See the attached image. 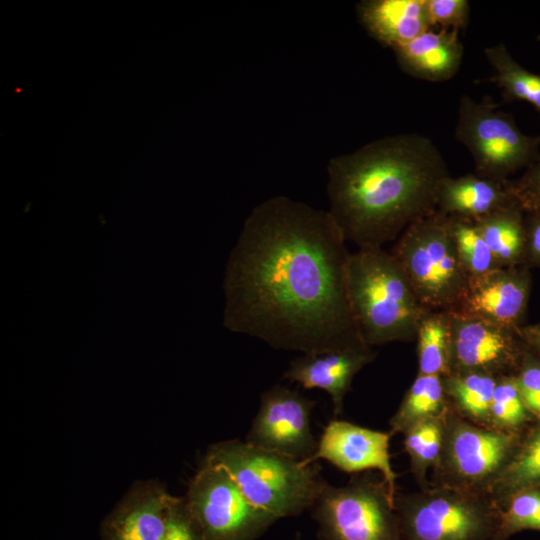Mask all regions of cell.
I'll return each mask as SVG.
<instances>
[{
	"instance_id": "15",
	"label": "cell",
	"mask_w": 540,
	"mask_h": 540,
	"mask_svg": "<svg viewBox=\"0 0 540 540\" xmlns=\"http://www.w3.org/2000/svg\"><path fill=\"white\" fill-rule=\"evenodd\" d=\"M170 498L157 480L135 481L103 519L101 540H164Z\"/></svg>"
},
{
	"instance_id": "5",
	"label": "cell",
	"mask_w": 540,
	"mask_h": 540,
	"mask_svg": "<svg viewBox=\"0 0 540 540\" xmlns=\"http://www.w3.org/2000/svg\"><path fill=\"white\" fill-rule=\"evenodd\" d=\"M390 252L427 310L452 311L458 306L469 275L460 262L445 214L436 210L409 225Z\"/></svg>"
},
{
	"instance_id": "35",
	"label": "cell",
	"mask_w": 540,
	"mask_h": 540,
	"mask_svg": "<svg viewBox=\"0 0 540 540\" xmlns=\"http://www.w3.org/2000/svg\"><path fill=\"white\" fill-rule=\"evenodd\" d=\"M519 334L531 351L540 353V323L523 325Z\"/></svg>"
},
{
	"instance_id": "21",
	"label": "cell",
	"mask_w": 540,
	"mask_h": 540,
	"mask_svg": "<svg viewBox=\"0 0 540 540\" xmlns=\"http://www.w3.org/2000/svg\"><path fill=\"white\" fill-rule=\"evenodd\" d=\"M476 224L500 267L524 266L525 213L518 204L501 209Z\"/></svg>"
},
{
	"instance_id": "12",
	"label": "cell",
	"mask_w": 540,
	"mask_h": 540,
	"mask_svg": "<svg viewBox=\"0 0 540 540\" xmlns=\"http://www.w3.org/2000/svg\"><path fill=\"white\" fill-rule=\"evenodd\" d=\"M316 401L298 390L276 384L264 391L246 442L305 462L317 451L311 432V413Z\"/></svg>"
},
{
	"instance_id": "29",
	"label": "cell",
	"mask_w": 540,
	"mask_h": 540,
	"mask_svg": "<svg viewBox=\"0 0 540 540\" xmlns=\"http://www.w3.org/2000/svg\"><path fill=\"white\" fill-rule=\"evenodd\" d=\"M497 506L495 540H506L523 530L540 531V488L519 492Z\"/></svg>"
},
{
	"instance_id": "19",
	"label": "cell",
	"mask_w": 540,
	"mask_h": 540,
	"mask_svg": "<svg viewBox=\"0 0 540 540\" xmlns=\"http://www.w3.org/2000/svg\"><path fill=\"white\" fill-rule=\"evenodd\" d=\"M356 13L366 32L391 49L431 29L425 0H363Z\"/></svg>"
},
{
	"instance_id": "28",
	"label": "cell",
	"mask_w": 540,
	"mask_h": 540,
	"mask_svg": "<svg viewBox=\"0 0 540 540\" xmlns=\"http://www.w3.org/2000/svg\"><path fill=\"white\" fill-rule=\"evenodd\" d=\"M532 417L522 399L515 375L498 377L489 427L519 434Z\"/></svg>"
},
{
	"instance_id": "32",
	"label": "cell",
	"mask_w": 540,
	"mask_h": 540,
	"mask_svg": "<svg viewBox=\"0 0 540 540\" xmlns=\"http://www.w3.org/2000/svg\"><path fill=\"white\" fill-rule=\"evenodd\" d=\"M164 540H205L185 497L171 495L169 517Z\"/></svg>"
},
{
	"instance_id": "2",
	"label": "cell",
	"mask_w": 540,
	"mask_h": 540,
	"mask_svg": "<svg viewBox=\"0 0 540 540\" xmlns=\"http://www.w3.org/2000/svg\"><path fill=\"white\" fill-rule=\"evenodd\" d=\"M328 212L346 242L383 248L436 211L448 164L434 142L400 133L367 143L327 165Z\"/></svg>"
},
{
	"instance_id": "8",
	"label": "cell",
	"mask_w": 540,
	"mask_h": 540,
	"mask_svg": "<svg viewBox=\"0 0 540 540\" xmlns=\"http://www.w3.org/2000/svg\"><path fill=\"white\" fill-rule=\"evenodd\" d=\"M310 509L322 540H403L395 500L372 473L345 486L325 481Z\"/></svg>"
},
{
	"instance_id": "9",
	"label": "cell",
	"mask_w": 540,
	"mask_h": 540,
	"mask_svg": "<svg viewBox=\"0 0 540 540\" xmlns=\"http://www.w3.org/2000/svg\"><path fill=\"white\" fill-rule=\"evenodd\" d=\"M520 437L521 433L473 423L460 416L449 402L444 412L442 449L434 467V485L487 494Z\"/></svg>"
},
{
	"instance_id": "14",
	"label": "cell",
	"mask_w": 540,
	"mask_h": 540,
	"mask_svg": "<svg viewBox=\"0 0 540 540\" xmlns=\"http://www.w3.org/2000/svg\"><path fill=\"white\" fill-rule=\"evenodd\" d=\"M392 434L361 427L348 421L331 420L318 441L316 453L302 462L312 464L325 459L347 473L377 469L385 480L391 497L396 498V478L389 453Z\"/></svg>"
},
{
	"instance_id": "3",
	"label": "cell",
	"mask_w": 540,
	"mask_h": 540,
	"mask_svg": "<svg viewBox=\"0 0 540 540\" xmlns=\"http://www.w3.org/2000/svg\"><path fill=\"white\" fill-rule=\"evenodd\" d=\"M347 291L355 320L371 348L413 341L429 312L396 258L383 248H359L350 254Z\"/></svg>"
},
{
	"instance_id": "25",
	"label": "cell",
	"mask_w": 540,
	"mask_h": 540,
	"mask_svg": "<svg viewBox=\"0 0 540 540\" xmlns=\"http://www.w3.org/2000/svg\"><path fill=\"white\" fill-rule=\"evenodd\" d=\"M418 365L421 375H451V326L449 311H429L417 329Z\"/></svg>"
},
{
	"instance_id": "33",
	"label": "cell",
	"mask_w": 540,
	"mask_h": 540,
	"mask_svg": "<svg viewBox=\"0 0 540 540\" xmlns=\"http://www.w3.org/2000/svg\"><path fill=\"white\" fill-rule=\"evenodd\" d=\"M511 192L524 213H540V159L522 175L509 181Z\"/></svg>"
},
{
	"instance_id": "20",
	"label": "cell",
	"mask_w": 540,
	"mask_h": 540,
	"mask_svg": "<svg viewBox=\"0 0 540 540\" xmlns=\"http://www.w3.org/2000/svg\"><path fill=\"white\" fill-rule=\"evenodd\" d=\"M520 440L487 494L496 505L529 489L540 488V421Z\"/></svg>"
},
{
	"instance_id": "10",
	"label": "cell",
	"mask_w": 540,
	"mask_h": 540,
	"mask_svg": "<svg viewBox=\"0 0 540 540\" xmlns=\"http://www.w3.org/2000/svg\"><path fill=\"white\" fill-rule=\"evenodd\" d=\"M184 497L205 540H255L277 521L252 505L223 467L205 461Z\"/></svg>"
},
{
	"instance_id": "18",
	"label": "cell",
	"mask_w": 540,
	"mask_h": 540,
	"mask_svg": "<svg viewBox=\"0 0 540 540\" xmlns=\"http://www.w3.org/2000/svg\"><path fill=\"white\" fill-rule=\"evenodd\" d=\"M510 179L483 177L475 172L447 177L441 184L436 210L447 215L479 222L489 215L518 204Z\"/></svg>"
},
{
	"instance_id": "11",
	"label": "cell",
	"mask_w": 540,
	"mask_h": 540,
	"mask_svg": "<svg viewBox=\"0 0 540 540\" xmlns=\"http://www.w3.org/2000/svg\"><path fill=\"white\" fill-rule=\"evenodd\" d=\"M449 314L451 374H517L529 349L519 331L456 310Z\"/></svg>"
},
{
	"instance_id": "7",
	"label": "cell",
	"mask_w": 540,
	"mask_h": 540,
	"mask_svg": "<svg viewBox=\"0 0 540 540\" xmlns=\"http://www.w3.org/2000/svg\"><path fill=\"white\" fill-rule=\"evenodd\" d=\"M454 135L471 154L474 172L483 177L506 180L540 159V135L523 133L513 115L489 95L480 101L461 97Z\"/></svg>"
},
{
	"instance_id": "24",
	"label": "cell",
	"mask_w": 540,
	"mask_h": 540,
	"mask_svg": "<svg viewBox=\"0 0 540 540\" xmlns=\"http://www.w3.org/2000/svg\"><path fill=\"white\" fill-rule=\"evenodd\" d=\"M448 404L442 377L418 374L390 419V433L404 434L423 420L441 416Z\"/></svg>"
},
{
	"instance_id": "26",
	"label": "cell",
	"mask_w": 540,
	"mask_h": 540,
	"mask_svg": "<svg viewBox=\"0 0 540 540\" xmlns=\"http://www.w3.org/2000/svg\"><path fill=\"white\" fill-rule=\"evenodd\" d=\"M404 435V447L410 456L411 470L418 483L425 488L428 486L427 470L430 467L434 468L440 457L444 435V413L421 421L408 429Z\"/></svg>"
},
{
	"instance_id": "30",
	"label": "cell",
	"mask_w": 540,
	"mask_h": 540,
	"mask_svg": "<svg viewBox=\"0 0 540 540\" xmlns=\"http://www.w3.org/2000/svg\"><path fill=\"white\" fill-rule=\"evenodd\" d=\"M431 28L464 30L470 17L467 0H425Z\"/></svg>"
},
{
	"instance_id": "31",
	"label": "cell",
	"mask_w": 540,
	"mask_h": 540,
	"mask_svg": "<svg viewBox=\"0 0 540 540\" xmlns=\"http://www.w3.org/2000/svg\"><path fill=\"white\" fill-rule=\"evenodd\" d=\"M515 377L528 411L540 421V360L535 352L528 349Z\"/></svg>"
},
{
	"instance_id": "22",
	"label": "cell",
	"mask_w": 540,
	"mask_h": 540,
	"mask_svg": "<svg viewBox=\"0 0 540 540\" xmlns=\"http://www.w3.org/2000/svg\"><path fill=\"white\" fill-rule=\"evenodd\" d=\"M494 73L488 81L500 90L504 102L524 101L540 115V74L519 64L503 43L484 49Z\"/></svg>"
},
{
	"instance_id": "34",
	"label": "cell",
	"mask_w": 540,
	"mask_h": 540,
	"mask_svg": "<svg viewBox=\"0 0 540 540\" xmlns=\"http://www.w3.org/2000/svg\"><path fill=\"white\" fill-rule=\"evenodd\" d=\"M526 248L524 266L540 268V213H525Z\"/></svg>"
},
{
	"instance_id": "16",
	"label": "cell",
	"mask_w": 540,
	"mask_h": 540,
	"mask_svg": "<svg viewBox=\"0 0 540 540\" xmlns=\"http://www.w3.org/2000/svg\"><path fill=\"white\" fill-rule=\"evenodd\" d=\"M375 357L376 353L372 349L303 354L290 362L283 378L305 389L326 391L332 400L333 413L337 416L342 412L344 397L353 378Z\"/></svg>"
},
{
	"instance_id": "6",
	"label": "cell",
	"mask_w": 540,
	"mask_h": 540,
	"mask_svg": "<svg viewBox=\"0 0 540 540\" xmlns=\"http://www.w3.org/2000/svg\"><path fill=\"white\" fill-rule=\"evenodd\" d=\"M403 540H495L498 506L483 493L441 485L395 498Z\"/></svg>"
},
{
	"instance_id": "1",
	"label": "cell",
	"mask_w": 540,
	"mask_h": 540,
	"mask_svg": "<svg viewBox=\"0 0 540 540\" xmlns=\"http://www.w3.org/2000/svg\"><path fill=\"white\" fill-rule=\"evenodd\" d=\"M350 252L328 211L286 196L253 208L225 273V326L303 354L372 349L347 291Z\"/></svg>"
},
{
	"instance_id": "27",
	"label": "cell",
	"mask_w": 540,
	"mask_h": 540,
	"mask_svg": "<svg viewBox=\"0 0 540 540\" xmlns=\"http://www.w3.org/2000/svg\"><path fill=\"white\" fill-rule=\"evenodd\" d=\"M447 218L460 262L469 277L501 268L487 246L476 222L454 216H447Z\"/></svg>"
},
{
	"instance_id": "17",
	"label": "cell",
	"mask_w": 540,
	"mask_h": 540,
	"mask_svg": "<svg viewBox=\"0 0 540 540\" xmlns=\"http://www.w3.org/2000/svg\"><path fill=\"white\" fill-rule=\"evenodd\" d=\"M392 50L404 73L428 82H444L454 77L464 55L459 31L434 28Z\"/></svg>"
},
{
	"instance_id": "4",
	"label": "cell",
	"mask_w": 540,
	"mask_h": 540,
	"mask_svg": "<svg viewBox=\"0 0 540 540\" xmlns=\"http://www.w3.org/2000/svg\"><path fill=\"white\" fill-rule=\"evenodd\" d=\"M204 461L223 467L252 505L277 520L311 508L325 483L316 462L305 465L238 439L213 444Z\"/></svg>"
},
{
	"instance_id": "13",
	"label": "cell",
	"mask_w": 540,
	"mask_h": 540,
	"mask_svg": "<svg viewBox=\"0 0 540 540\" xmlns=\"http://www.w3.org/2000/svg\"><path fill=\"white\" fill-rule=\"evenodd\" d=\"M531 287L530 269L525 266L501 267L470 276L454 310L519 331L524 325Z\"/></svg>"
},
{
	"instance_id": "23",
	"label": "cell",
	"mask_w": 540,
	"mask_h": 540,
	"mask_svg": "<svg viewBox=\"0 0 540 540\" xmlns=\"http://www.w3.org/2000/svg\"><path fill=\"white\" fill-rule=\"evenodd\" d=\"M447 398L463 418L489 426L498 377L483 373H453L442 377Z\"/></svg>"
}]
</instances>
